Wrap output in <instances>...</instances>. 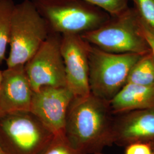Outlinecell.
<instances>
[{"label":"cell","instance_id":"18","mask_svg":"<svg viewBox=\"0 0 154 154\" xmlns=\"http://www.w3.org/2000/svg\"><path fill=\"white\" fill-rule=\"evenodd\" d=\"M125 154H153L149 143H132L125 147Z\"/></svg>","mask_w":154,"mask_h":154},{"label":"cell","instance_id":"1","mask_svg":"<svg viewBox=\"0 0 154 154\" xmlns=\"http://www.w3.org/2000/svg\"><path fill=\"white\" fill-rule=\"evenodd\" d=\"M114 119L110 101L91 93L74 97L67 110L65 135L82 154L100 153L114 144Z\"/></svg>","mask_w":154,"mask_h":154},{"label":"cell","instance_id":"10","mask_svg":"<svg viewBox=\"0 0 154 154\" xmlns=\"http://www.w3.org/2000/svg\"><path fill=\"white\" fill-rule=\"evenodd\" d=\"M114 144L126 147L154 140V110H133L115 114Z\"/></svg>","mask_w":154,"mask_h":154},{"label":"cell","instance_id":"9","mask_svg":"<svg viewBox=\"0 0 154 154\" xmlns=\"http://www.w3.org/2000/svg\"><path fill=\"white\" fill-rule=\"evenodd\" d=\"M74 95L67 87H44L34 92L30 111L54 135L65 134L66 116Z\"/></svg>","mask_w":154,"mask_h":154},{"label":"cell","instance_id":"24","mask_svg":"<svg viewBox=\"0 0 154 154\" xmlns=\"http://www.w3.org/2000/svg\"><path fill=\"white\" fill-rule=\"evenodd\" d=\"M0 112H1V111H0Z\"/></svg>","mask_w":154,"mask_h":154},{"label":"cell","instance_id":"12","mask_svg":"<svg viewBox=\"0 0 154 154\" xmlns=\"http://www.w3.org/2000/svg\"><path fill=\"white\" fill-rule=\"evenodd\" d=\"M110 102L114 114L133 110H154V85L127 83Z\"/></svg>","mask_w":154,"mask_h":154},{"label":"cell","instance_id":"6","mask_svg":"<svg viewBox=\"0 0 154 154\" xmlns=\"http://www.w3.org/2000/svg\"><path fill=\"white\" fill-rule=\"evenodd\" d=\"M143 55L117 54L91 45L89 51V85L91 93L110 101L126 85L129 73Z\"/></svg>","mask_w":154,"mask_h":154},{"label":"cell","instance_id":"16","mask_svg":"<svg viewBox=\"0 0 154 154\" xmlns=\"http://www.w3.org/2000/svg\"><path fill=\"white\" fill-rule=\"evenodd\" d=\"M97 6L107 12L111 16L120 14L129 8L128 0H84Z\"/></svg>","mask_w":154,"mask_h":154},{"label":"cell","instance_id":"14","mask_svg":"<svg viewBox=\"0 0 154 154\" xmlns=\"http://www.w3.org/2000/svg\"><path fill=\"white\" fill-rule=\"evenodd\" d=\"M16 4L13 0H0V63L5 58L9 44L11 20Z\"/></svg>","mask_w":154,"mask_h":154},{"label":"cell","instance_id":"2","mask_svg":"<svg viewBox=\"0 0 154 154\" xmlns=\"http://www.w3.org/2000/svg\"><path fill=\"white\" fill-rule=\"evenodd\" d=\"M50 33L82 35L99 28L110 14L84 0H31Z\"/></svg>","mask_w":154,"mask_h":154},{"label":"cell","instance_id":"20","mask_svg":"<svg viewBox=\"0 0 154 154\" xmlns=\"http://www.w3.org/2000/svg\"><path fill=\"white\" fill-rule=\"evenodd\" d=\"M149 143L150 146H151V149H152V153H153V154H154V140H152V141H151V142H150Z\"/></svg>","mask_w":154,"mask_h":154},{"label":"cell","instance_id":"17","mask_svg":"<svg viewBox=\"0 0 154 154\" xmlns=\"http://www.w3.org/2000/svg\"><path fill=\"white\" fill-rule=\"evenodd\" d=\"M140 17L154 30V0H128Z\"/></svg>","mask_w":154,"mask_h":154},{"label":"cell","instance_id":"15","mask_svg":"<svg viewBox=\"0 0 154 154\" xmlns=\"http://www.w3.org/2000/svg\"><path fill=\"white\" fill-rule=\"evenodd\" d=\"M38 154H83L75 149L65 134L54 135V138Z\"/></svg>","mask_w":154,"mask_h":154},{"label":"cell","instance_id":"21","mask_svg":"<svg viewBox=\"0 0 154 154\" xmlns=\"http://www.w3.org/2000/svg\"><path fill=\"white\" fill-rule=\"evenodd\" d=\"M2 73H3V71H1L0 70V85H1V83L2 79Z\"/></svg>","mask_w":154,"mask_h":154},{"label":"cell","instance_id":"4","mask_svg":"<svg viewBox=\"0 0 154 154\" xmlns=\"http://www.w3.org/2000/svg\"><path fill=\"white\" fill-rule=\"evenodd\" d=\"M54 137L30 111L0 112V147L6 154H38Z\"/></svg>","mask_w":154,"mask_h":154},{"label":"cell","instance_id":"8","mask_svg":"<svg viewBox=\"0 0 154 154\" xmlns=\"http://www.w3.org/2000/svg\"><path fill=\"white\" fill-rule=\"evenodd\" d=\"M90 46L80 34L62 35L61 52L65 67L66 86L74 97H84L91 94L89 85Z\"/></svg>","mask_w":154,"mask_h":154},{"label":"cell","instance_id":"19","mask_svg":"<svg viewBox=\"0 0 154 154\" xmlns=\"http://www.w3.org/2000/svg\"><path fill=\"white\" fill-rule=\"evenodd\" d=\"M140 21L143 34L147 39L151 51L154 55V30L140 17Z\"/></svg>","mask_w":154,"mask_h":154},{"label":"cell","instance_id":"23","mask_svg":"<svg viewBox=\"0 0 154 154\" xmlns=\"http://www.w3.org/2000/svg\"><path fill=\"white\" fill-rule=\"evenodd\" d=\"M103 154L102 152H100V153H97V154Z\"/></svg>","mask_w":154,"mask_h":154},{"label":"cell","instance_id":"3","mask_svg":"<svg viewBox=\"0 0 154 154\" xmlns=\"http://www.w3.org/2000/svg\"><path fill=\"white\" fill-rule=\"evenodd\" d=\"M81 36L89 44L112 53L144 55L151 51L143 34L140 16L134 7L110 17L99 28Z\"/></svg>","mask_w":154,"mask_h":154},{"label":"cell","instance_id":"11","mask_svg":"<svg viewBox=\"0 0 154 154\" xmlns=\"http://www.w3.org/2000/svg\"><path fill=\"white\" fill-rule=\"evenodd\" d=\"M33 93L25 65L7 67L0 85V111H30Z\"/></svg>","mask_w":154,"mask_h":154},{"label":"cell","instance_id":"5","mask_svg":"<svg viewBox=\"0 0 154 154\" xmlns=\"http://www.w3.org/2000/svg\"><path fill=\"white\" fill-rule=\"evenodd\" d=\"M46 22L31 0L16 4L12 16L8 67L25 65L48 38Z\"/></svg>","mask_w":154,"mask_h":154},{"label":"cell","instance_id":"7","mask_svg":"<svg viewBox=\"0 0 154 154\" xmlns=\"http://www.w3.org/2000/svg\"><path fill=\"white\" fill-rule=\"evenodd\" d=\"M61 38V34L50 33L34 55L25 64V72L34 92L44 87L66 86Z\"/></svg>","mask_w":154,"mask_h":154},{"label":"cell","instance_id":"13","mask_svg":"<svg viewBox=\"0 0 154 154\" xmlns=\"http://www.w3.org/2000/svg\"><path fill=\"white\" fill-rule=\"evenodd\" d=\"M127 83L154 85V55L152 51L142 55L133 66Z\"/></svg>","mask_w":154,"mask_h":154},{"label":"cell","instance_id":"22","mask_svg":"<svg viewBox=\"0 0 154 154\" xmlns=\"http://www.w3.org/2000/svg\"><path fill=\"white\" fill-rule=\"evenodd\" d=\"M0 154H6L1 147H0Z\"/></svg>","mask_w":154,"mask_h":154}]
</instances>
